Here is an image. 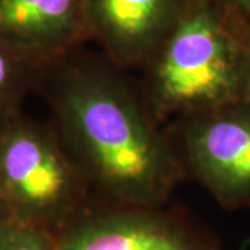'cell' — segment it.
Segmentation results:
<instances>
[{
    "label": "cell",
    "instance_id": "obj_12",
    "mask_svg": "<svg viewBox=\"0 0 250 250\" xmlns=\"http://www.w3.org/2000/svg\"><path fill=\"white\" fill-rule=\"evenodd\" d=\"M214 250H221V249H220V248H217V249H214Z\"/></svg>",
    "mask_w": 250,
    "mask_h": 250
},
{
    "label": "cell",
    "instance_id": "obj_8",
    "mask_svg": "<svg viewBox=\"0 0 250 250\" xmlns=\"http://www.w3.org/2000/svg\"><path fill=\"white\" fill-rule=\"evenodd\" d=\"M46 65L0 38V118L22 110L25 99L38 92Z\"/></svg>",
    "mask_w": 250,
    "mask_h": 250
},
{
    "label": "cell",
    "instance_id": "obj_1",
    "mask_svg": "<svg viewBox=\"0 0 250 250\" xmlns=\"http://www.w3.org/2000/svg\"><path fill=\"white\" fill-rule=\"evenodd\" d=\"M36 93L93 200L168 205L184 177L128 71L80 47L47 62Z\"/></svg>",
    "mask_w": 250,
    "mask_h": 250
},
{
    "label": "cell",
    "instance_id": "obj_2",
    "mask_svg": "<svg viewBox=\"0 0 250 250\" xmlns=\"http://www.w3.org/2000/svg\"><path fill=\"white\" fill-rule=\"evenodd\" d=\"M141 72L143 100L163 126L177 117L250 99L238 28L213 0H190Z\"/></svg>",
    "mask_w": 250,
    "mask_h": 250
},
{
    "label": "cell",
    "instance_id": "obj_9",
    "mask_svg": "<svg viewBox=\"0 0 250 250\" xmlns=\"http://www.w3.org/2000/svg\"><path fill=\"white\" fill-rule=\"evenodd\" d=\"M0 250H56V238L43 227L0 214Z\"/></svg>",
    "mask_w": 250,
    "mask_h": 250
},
{
    "label": "cell",
    "instance_id": "obj_7",
    "mask_svg": "<svg viewBox=\"0 0 250 250\" xmlns=\"http://www.w3.org/2000/svg\"><path fill=\"white\" fill-rule=\"evenodd\" d=\"M0 38L53 62L90 41L86 0H0Z\"/></svg>",
    "mask_w": 250,
    "mask_h": 250
},
{
    "label": "cell",
    "instance_id": "obj_3",
    "mask_svg": "<svg viewBox=\"0 0 250 250\" xmlns=\"http://www.w3.org/2000/svg\"><path fill=\"white\" fill-rule=\"evenodd\" d=\"M92 200L52 124L22 110L0 118V214L56 233Z\"/></svg>",
    "mask_w": 250,
    "mask_h": 250
},
{
    "label": "cell",
    "instance_id": "obj_4",
    "mask_svg": "<svg viewBox=\"0 0 250 250\" xmlns=\"http://www.w3.org/2000/svg\"><path fill=\"white\" fill-rule=\"evenodd\" d=\"M164 128L184 179L225 210L250 206V99L177 117Z\"/></svg>",
    "mask_w": 250,
    "mask_h": 250
},
{
    "label": "cell",
    "instance_id": "obj_5",
    "mask_svg": "<svg viewBox=\"0 0 250 250\" xmlns=\"http://www.w3.org/2000/svg\"><path fill=\"white\" fill-rule=\"evenodd\" d=\"M56 250H214L184 210L90 200L54 233Z\"/></svg>",
    "mask_w": 250,
    "mask_h": 250
},
{
    "label": "cell",
    "instance_id": "obj_11",
    "mask_svg": "<svg viewBox=\"0 0 250 250\" xmlns=\"http://www.w3.org/2000/svg\"><path fill=\"white\" fill-rule=\"evenodd\" d=\"M236 25V24H235ZM238 28V34H239V38H241V43L242 47H243V52H245V56H246V62H248V70H249V77H250V28L248 27H239Z\"/></svg>",
    "mask_w": 250,
    "mask_h": 250
},
{
    "label": "cell",
    "instance_id": "obj_6",
    "mask_svg": "<svg viewBox=\"0 0 250 250\" xmlns=\"http://www.w3.org/2000/svg\"><path fill=\"white\" fill-rule=\"evenodd\" d=\"M190 0H86L90 41L125 71H141Z\"/></svg>",
    "mask_w": 250,
    "mask_h": 250
},
{
    "label": "cell",
    "instance_id": "obj_10",
    "mask_svg": "<svg viewBox=\"0 0 250 250\" xmlns=\"http://www.w3.org/2000/svg\"><path fill=\"white\" fill-rule=\"evenodd\" d=\"M225 16L239 27L250 28V0H213Z\"/></svg>",
    "mask_w": 250,
    "mask_h": 250
}]
</instances>
